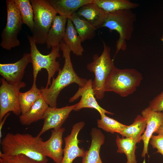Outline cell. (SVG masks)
Returning <instances> with one entry per match:
<instances>
[{"label": "cell", "instance_id": "23", "mask_svg": "<svg viewBox=\"0 0 163 163\" xmlns=\"http://www.w3.org/2000/svg\"><path fill=\"white\" fill-rule=\"evenodd\" d=\"M93 2L108 13L131 10L139 6L138 3L132 2L128 0H93Z\"/></svg>", "mask_w": 163, "mask_h": 163}, {"label": "cell", "instance_id": "13", "mask_svg": "<svg viewBox=\"0 0 163 163\" xmlns=\"http://www.w3.org/2000/svg\"><path fill=\"white\" fill-rule=\"evenodd\" d=\"M65 128L61 127L51 130L50 138L45 141L42 142L41 146L46 157L50 158L55 163H61L62 160L63 149L62 137Z\"/></svg>", "mask_w": 163, "mask_h": 163}, {"label": "cell", "instance_id": "29", "mask_svg": "<svg viewBox=\"0 0 163 163\" xmlns=\"http://www.w3.org/2000/svg\"><path fill=\"white\" fill-rule=\"evenodd\" d=\"M0 163H39L22 154L8 155L0 151Z\"/></svg>", "mask_w": 163, "mask_h": 163}, {"label": "cell", "instance_id": "25", "mask_svg": "<svg viewBox=\"0 0 163 163\" xmlns=\"http://www.w3.org/2000/svg\"><path fill=\"white\" fill-rule=\"evenodd\" d=\"M116 143L117 147V152L124 153L127 158L126 163H137L135 151L137 142L129 138H120L117 136Z\"/></svg>", "mask_w": 163, "mask_h": 163}, {"label": "cell", "instance_id": "1", "mask_svg": "<svg viewBox=\"0 0 163 163\" xmlns=\"http://www.w3.org/2000/svg\"><path fill=\"white\" fill-rule=\"evenodd\" d=\"M59 46L64 59L63 66L59 70L56 78H53L49 88H46L42 87L40 89L42 96L49 107H57V97L61 91L65 87L73 83L82 87L88 81L79 77L75 72L71 59V51L67 45L62 40Z\"/></svg>", "mask_w": 163, "mask_h": 163}, {"label": "cell", "instance_id": "28", "mask_svg": "<svg viewBox=\"0 0 163 163\" xmlns=\"http://www.w3.org/2000/svg\"><path fill=\"white\" fill-rule=\"evenodd\" d=\"M100 115L101 119L97 120V126L107 132L119 134L127 126L107 116L105 113Z\"/></svg>", "mask_w": 163, "mask_h": 163}, {"label": "cell", "instance_id": "2", "mask_svg": "<svg viewBox=\"0 0 163 163\" xmlns=\"http://www.w3.org/2000/svg\"><path fill=\"white\" fill-rule=\"evenodd\" d=\"M41 136L28 134L7 133L1 142L2 152L8 155H24L39 163H47L41 146Z\"/></svg>", "mask_w": 163, "mask_h": 163}, {"label": "cell", "instance_id": "8", "mask_svg": "<svg viewBox=\"0 0 163 163\" xmlns=\"http://www.w3.org/2000/svg\"><path fill=\"white\" fill-rule=\"evenodd\" d=\"M7 20L6 26L1 34V47L7 50L19 46L18 38L23 24L20 12L16 7L14 0L6 1Z\"/></svg>", "mask_w": 163, "mask_h": 163}, {"label": "cell", "instance_id": "20", "mask_svg": "<svg viewBox=\"0 0 163 163\" xmlns=\"http://www.w3.org/2000/svg\"><path fill=\"white\" fill-rule=\"evenodd\" d=\"M49 107L41 96L29 110L19 116V121L23 125L29 126L32 123L44 119L45 112Z\"/></svg>", "mask_w": 163, "mask_h": 163}, {"label": "cell", "instance_id": "31", "mask_svg": "<svg viewBox=\"0 0 163 163\" xmlns=\"http://www.w3.org/2000/svg\"><path fill=\"white\" fill-rule=\"evenodd\" d=\"M149 142L153 148L157 149L156 152L160 153L163 156V135H152Z\"/></svg>", "mask_w": 163, "mask_h": 163}, {"label": "cell", "instance_id": "34", "mask_svg": "<svg viewBox=\"0 0 163 163\" xmlns=\"http://www.w3.org/2000/svg\"><path fill=\"white\" fill-rule=\"evenodd\" d=\"M160 40L162 42L163 44V34L162 35L160 39Z\"/></svg>", "mask_w": 163, "mask_h": 163}, {"label": "cell", "instance_id": "6", "mask_svg": "<svg viewBox=\"0 0 163 163\" xmlns=\"http://www.w3.org/2000/svg\"><path fill=\"white\" fill-rule=\"evenodd\" d=\"M30 46L31 63L33 68V84H36L37 75L42 69H46L48 73L47 83L46 88L51 84V80L56 72L60 69V65L56 59L60 56L59 45L53 46L48 54L44 55L40 53L37 48L34 38L27 34Z\"/></svg>", "mask_w": 163, "mask_h": 163}, {"label": "cell", "instance_id": "32", "mask_svg": "<svg viewBox=\"0 0 163 163\" xmlns=\"http://www.w3.org/2000/svg\"><path fill=\"white\" fill-rule=\"evenodd\" d=\"M10 113L9 112L6 114L3 117L2 120L0 121V139L2 137V130L5 123L6 120L8 117L9 116Z\"/></svg>", "mask_w": 163, "mask_h": 163}, {"label": "cell", "instance_id": "26", "mask_svg": "<svg viewBox=\"0 0 163 163\" xmlns=\"http://www.w3.org/2000/svg\"><path fill=\"white\" fill-rule=\"evenodd\" d=\"M41 96L40 90L37 87L36 84L32 85L31 88L25 92H20L18 100L21 114L28 111L34 103Z\"/></svg>", "mask_w": 163, "mask_h": 163}, {"label": "cell", "instance_id": "9", "mask_svg": "<svg viewBox=\"0 0 163 163\" xmlns=\"http://www.w3.org/2000/svg\"><path fill=\"white\" fill-rule=\"evenodd\" d=\"M0 87V121L10 112L16 116L20 115L21 111L18 100L20 90L26 86L25 83H9L3 78H1Z\"/></svg>", "mask_w": 163, "mask_h": 163}, {"label": "cell", "instance_id": "11", "mask_svg": "<svg viewBox=\"0 0 163 163\" xmlns=\"http://www.w3.org/2000/svg\"><path fill=\"white\" fill-rule=\"evenodd\" d=\"M85 125L83 121H80L74 124L70 134L64 138L65 146L63 149V155L61 163H72L77 157H82L85 151L78 146L79 140L78 136L80 131Z\"/></svg>", "mask_w": 163, "mask_h": 163}, {"label": "cell", "instance_id": "10", "mask_svg": "<svg viewBox=\"0 0 163 163\" xmlns=\"http://www.w3.org/2000/svg\"><path fill=\"white\" fill-rule=\"evenodd\" d=\"M92 81L91 79L88 80L85 85L83 87H79L76 92L69 99V102L71 103L81 97L79 101L76 104L74 110L77 111L83 108H91L96 110L100 114L107 113L113 115V113L103 109L98 104L92 88Z\"/></svg>", "mask_w": 163, "mask_h": 163}, {"label": "cell", "instance_id": "30", "mask_svg": "<svg viewBox=\"0 0 163 163\" xmlns=\"http://www.w3.org/2000/svg\"><path fill=\"white\" fill-rule=\"evenodd\" d=\"M148 107L153 111L163 112V91L149 102Z\"/></svg>", "mask_w": 163, "mask_h": 163}, {"label": "cell", "instance_id": "12", "mask_svg": "<svg viewBox=\"0 0 163 163\" xmlns=\"http://www.w3.org/2000/svg\"><path fill=\"white\" fill-rule=\"evenodd\" d=\"M76 105V104L60 108L49 107L44 116L43 126L37 136H41L46 131L52 129L61 128L70 113L74 110Z\"/></svg>", "mask_w": 163, "mask_h": 163}, {"label": "cell", "instance_id": "22", "mask_svg": "<svg viewBox=\"0 0 163 163\" xmlns=\"http://www.w3.org/2000/svg\"><path fill=\"white\" fill-rule=\"evenodd\" d=\"M146 126V119L142 115H137L132 124L127 125L119 133L123 137L129 138L135 140L137 143L142 140V135Z\"/></svg>", "mask_w": 163, "mask_h": 163}, {"label": "cell", "instance_id": "16", "mask_svg": "<svg viewBox=\"0 0 163 163\" xmlns=\"http://www.w3.org/2000/svg\"><path fill=\"white\" fill-rule=\"evenodd\" d=\"M75 13L79 18H83L82 19L87 21L97 29L102 27L108 13L93 2L83 6Z\"/></svg>", "mask_w": 163, "mask_h": 163}, {"label": "cell", "instance_id": "19", "mask_svg": "<svg viewBox=\"0 0 163 163\" xmlns=\"http://www.w3.org/2000/svg\"><path fill=\"white\" fill-rule=\"evenodd\" d=\"M60 15L68 18L83 6L93 0H47Z\"/></svg>", "mask_w": 163, "mask_h": 163}, {"label": "cell", "instance_id": "5", "mask_svg": "<svg viewBox=\"0 0 163 163\" xmlns=\"http://www.w3.org/2000/svg\"><path fill=\"white\" fill-rule=\"evenodd\" d=\"M142 79V74L135 69L115 67L107 81L104 91L113 92L126 97L135 91Z\"/></svg>", "mask_w": 163, "mask_h": 163}, {"label": "cell", "instance_id": "21", "mask_svg": "<svg viewBox=\"0 0 163 163\" xmlns=\"http://www.w3.org/2000/svg\"><path fill=\"white\" fill-rule=\"evenodd\" d=\"M62 40L68 46L71 52L77 56L82 55L84 50L82 45V40L69 18L67 19L65 34Z\"/></svg>", "mask_w": 163, "mask_h": 163}, {"label": "cell", "instance_id": "14", "mask_svg": "<svg viewBox=\"0 0 163 163\" xmlns=\"http://www.w3.org/2000/svg\"><path fill=\"white\" fill-rule=\"evenodd\" d=\"M31 62L30 53H24L22 57L14 63L0 64V74L9 84L21 82L28 64Z\"/></svg>", "mask_w": 163, "mask_h": 163}, {"label": "cell", "instance_id": "17", "mask_svg": "<svg viewBox=\"0 0 163 163\" xmlns=\"http://www.w3.org/2000/svg\"><path fill=\"white\" fill-rule=\"evenodd\" d=\"M91 143L88 150L82 157V163H103L100 155L101 147L105 141V136L102 131L95 128L92 129Z\"/></svg>", "mask_w": 163, "mask_h": 163}, {"label": "cell", "instance_id": "18", "mask_svg": "<svg viewBox=\"0 0 163 163\" xmlns=\"http://www.w3.org/2000/svg\"><path fill=\"white\" fill-rule=\"evenodd\" d=\"M67 19L60 15L54 18L46 37V44L48 48L59 45L65 34Z\"/></svg>", "mask_w": 163, "mask_h": 163}, {"label": "cell", "instance_id": "33", "mask_svg": "<svg viewBox=\"0 0 163 163\" xmlns=\"http://www.w3.org/2000/svg\"><path fill=\"white\" fill-rule=\"evenodd\" d=\"M154 133L158 135H163V125L160 127Z\"/></svg>", "mask_w": 163, "mask_h": 163}, {"label": "cell", "instance_id": "15", "mask_svg": "<svg viewBox=\"0 0 163 163\" xmlns=\"http://www.w3.org/2000/svg\"><path fill=\"white\" fill-rule=\"evenodd\" d=\"M141 114L146 121V129L142 136L144 145L141 156L145 158L146 154L148 155V146L151 136L163 125V112L153 111L148 107L142 111Z\"/></svg>", "mask_w": 163, "mask_h": 163}, {"label": "cell", "instance_id": "3", "mask_svg": "<svg viewBox=\"0 0 163 163\" xmlns=\"http://www.w3.org/2000/svg\"><path fill=\"white\" fill-rule=\"evenodd\" d=\"M136 20V14L131 10L108 13L107 17L102 27H107L110 30H115L119 34V37L116 41L115 55L120 51L126 49V42L132 37Z\"/></svg>", "mask_w": 163, "mask_h": 163}, {"label": "cell", "instance_id": "7", "mask_svg": "<svg viewBox=\"0 0 163 163\" xmlns=\"http://www.w3.org/2000/svg\"><path fill=\"white\" fill-rule=\"evenodd\" d=\"M30 1L34 14L32 37L36 44L46 43L48 33L57 13L47 0Z\"/></svg>", "mask_w": 163, "mask_h": 163}, {"label": "cell", "instance_id": "27", "mask_svg": "<svg viewBox=\"0 0 163 163\" xmlns=\"http://www.w3.org/2000/svg\"><path fill=\"white\" fill-rule=\"evenodd\" d=\"M19 10L23 24H26L31 32L34 27V14L33 7L29 0H14Z\"/></svg>", "mask_w": 163, "mask_h": 163}, {"label": "cell", "instance_id": "4", "mask_svg": "<svg viewBox=\"0 0 163 163\" xmlns=\"http://www.w3.org/2000/svg\"><path fill=\"white\" fill-rule=\"evenodd\" d=\"M104 49L100 56L95 54L93 61L88 64L87 69L94 75L92 85L94 94L97 99H102L104 95V87L107 81L115 67L110 56V49L102 41Z\"/></svg>", "mask_w": 163, "mask_h": 163}, {"label": "cell", "instance_id": "24", "mask_svg": "<svg viewBox=\"0 0 163 163\" xmlns=\"http://www.w3.org/2000/svg\"><path fill=\"white\" fill-rule=\"evenodd\" d=\"M73 23L82 42L93 39L97 29L87 21L79 18L75 13L69 18Z\"/></svg>", "mask_w": 163, "mask_h": 163}]
</instances>
